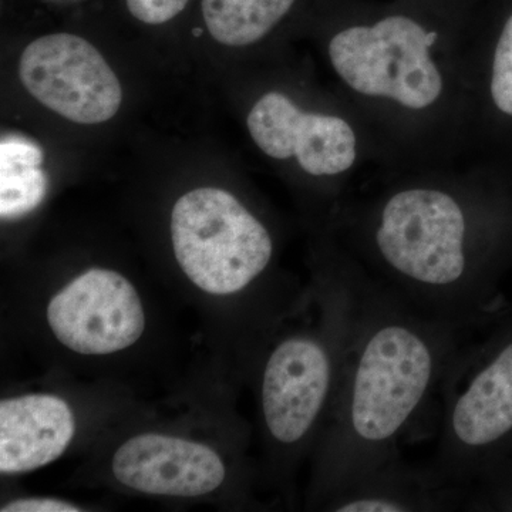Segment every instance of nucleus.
Listing matches in <instances>:
<instances>
[{"label": "nucleus", "mask_w": 512, "mask_h": 512, "mask_svg": "<svg viewBox=\"0 0 512 512\" xmlns=\"http://www.w3.org/2000/svg\"><path fill=\"white\" fill-rule=\"evenodd\" d=\"M359 275L355 329L319 439L316 485L322 503L402 456L400 441L440 396L474 328L423 315L360 269Z\"/></svg>", "instance_id": "nucleus-1"}, {"label": "nucleus", "mask_w": 512, "mask_h": 512, "mask_svg": "<svg viewBox=\"0 0 512 512\" xmlns=\"http://www.w3.org/2000/svg\"><path fill=\"white\" fill-rule=\"evenodd\" d=\"M480 221L466 192L399 188L367 215L363 248L369 268H357L423 315L477 325L493 291Z\"/></svg>", "instance_id": "nucleus-2"}, {"label": "nucleus", "mask_w": 512, "mask_h": 512, "mask_svg": "<svg viewBox=\"0 0 512 512\" xmlns=\"http://www.w3.org/2000/svg\"><path fill=\"white\" fill-rule=\"evenodd\" d=\"M322 311L313 329L288 333L265 356L259 406L266 437L295 456L322 434L357 318L360 275L350 259L320 285Z\"/></svg>", "instance_id": "nucleus-3"}, {"label": "nucleus", "mask_w": 512, "mask_h": 512, "mask_svg": "<svg viewBox=\"0 0 512 512\" xmlns=\"http://www.w3.org/2000/svg\"><path fill=\"white\" fill-rule=\"evenodd\" d=\"M440 396L439 444L431 464L467 490L512 441V332L483 348L466 345Z\"/></svg>", "instance_id": "nucleus-4"}, {"label": "nucleus", "mask_w": 512, "mask_h": 512, "mask_svg": "<svg viewBox=\"0 0 512 512\" xmlns=\"http://www.w3.org/2000/svg\"><path fill=\"white\" fill-rule=\"evenodd\" d=\"M170 228L181 271L210 295L247 291L274 259V239L264 222L221 188L184 194L175 202Z\"/></svg>", "instance_id": "nucleus-5"}, {"label": "nucleus", "mask_w": 512, "mask_h": 512, "mask_svg": "<svg viewBox=\"0 0 512 512\" xmlns=\"http://www.w3.org/2000/svg\"><path fill=\"white\" fill-rule=\"evenodd\" d=\"M437 33L407 16H387L373 25L352 26L329 43L333 70L352 92L423 111L444 92L433 57Z\"/></svg>", "instance_id": "nucleus-6"}, {"label": "nucleus", "mask_w": 512, "mask_h": 512, "mask_svg": "<svg viewBox=\"0 0 512 512\" xmlns=\"http://www.w3.org/2000/svg\"><path fill=\"white\" fill-rule=\"evenodd\" d=\"M19 77L30 96L77 124L109 121L123 101L120 80L99 50L70 33L33 40L20 56Z\"/></svg>", "instance_id": "nucleus-7"}, {"label": "nucleus", "mask_w": 512, "mask_h": 512, "mask_svg": "<svg viewBox=\"0 0 512 512\" xmlns=\"http://www.w3.org/2000/svg\"><path fill=\"white\" fill-rule=\"evenodd\" d=\"M47 325L77 355L107 356L136 345L146 329L137 289L120 272L92 268L52 296Z\"/></svg>", "instance_id": "nucleus-8"}, {"label": "nucleus", "mask_w": 512, "mask_h": 512, "mask_svg": "<svg viewBox=\"0 0 512 512\" xmlns=\"http://www.w3.org/2000/svg\"><path fill=\"white\" fill-rule=\"evenodd\" d=\"M247 126L262 153L275 160L296 158L313 177L346 173L357 158V137L348 121L301 110L282 93H268L256 101Z\"/></svg>", "instance_id": "nucleus-9"}, {"label": "nucleus", "mask_w": 512, "mask_h": 512, "mask_svg": "<svg viewBox=\"0 0 512 512\" xmlns=\"http://www.w3.org/2000/svg\"><path fill=\"white\" fill-rule=\"evenodd\" d=\"M111 473L130 490L165 497H202L227 480V466L214 448L163 433L124 441L111 460Z\"/></svg>", "instance_id": "nucleus-10"}, {"label": "nucleus", "mask_w": 512, "mask_h": 512, "mask_svg": "<svg viewBox=\"0 0 512 512\" xmlns=\"http://www.w3.org/2000/svg\"><path fill=\"white\" fill-rule=\"evenodd\" d=\"M466 490L433 464L413 466L402 456L356 478L323 501L335 512H434L464 510Z\"/></svg>", "instance_id": "nucleus-11"}, {"label": "nucleus", "mask_w": 512, "mask_h": 512, "mask_svg": "<svg viewBox=\"0 0 512 512\" xmlns=\"http://www.w3.org/2000/svg\"><path fill=\"white\" fill-rule=\"evenodd\" d=\"M76 433L69 403L33 393L0 402V473H32L63 456Z\"/></svg>", "instance_id": "nucleus-12"}, {"label": "nucleus", "mask_w": 512, "mask_h": 512, "mask_svg": "<svg viewBox=\"0 0 512 512\" xmlns=\"http://www.w3.org/2000/svg\"><path fill=\"white\" fill-rule=\"evenodd\" d=\"M43 151L33 141L6 137L0 143V215L23 217L42 204L47 190Z\"/></svg>", "instance_id": "nucleus-13"}, {"label": "nucleus", "mask_w": 512, "mask_h": 512, "mask_svg": "<svg viewBox=\"0 0 512 512\" xmlns=\"http://www.w3.org/2000/svg\"><path fill=\"white\" fill-rule=\"evenodd\" d=\"M295 0H202L208 32L225 46L259 42L281 22Z\"/></svg>", "instance_id": "nucleus-14"}, {"label": "nucleus", "mask_w": 512, "mask_h": 512, "mask_svg": "<svg viewBox=\"0 0 512 512\" xmlns=\"http://www.w3.org/2000/svg\"><path fill=\"white\" fill-rule=\"evenodd\" d=\"M490 92L495 107L512 117V15L495 47Z\"/></svg>", "instance_id": "nucleus-15"}, {"label": "nucleus", "mask_w": 512, "mask_h": 512, "mask_svg": "<svg viewBox=\"0 0 512 512\" xmlns=\"http://www.w3.org/2000/svg\"><path fill=\"white\" fill-rule=\"evenodd\" d=\"M190 0H127L134 18L147 25H161L180 15Z\"/></svg>", "instance_id": "nucleus-16"}, {"label": "nucleus", "mask_w": 512, "mask_h": 512, "mask_svg": "<svg viewBox=\"0 0 512 512\" xmlns=\"http://www.w3.org/2000/svg\"><path fill=\"white\" fill-rule=\"evenodd\" d=\"M82 508L69 501L57 500V498L33 497L19 498L3 505L2 512H76Z\"/></svg>", "instance_id": "nucleus-17"}, {"label": "nucleus", "mask_w": 512, "mask_h": 512, "mask_svg": "<svg viewBox=\"0 0 512 512\" xmlns=\"http://www.w3.org/2000/svg\"><path fill=\"white\" fill-rule=\"evenodd\" d=\"M508 510H512V503L507 505Z\"/></svg>", "instance_id": "nucleus-18"}]
</instances>
